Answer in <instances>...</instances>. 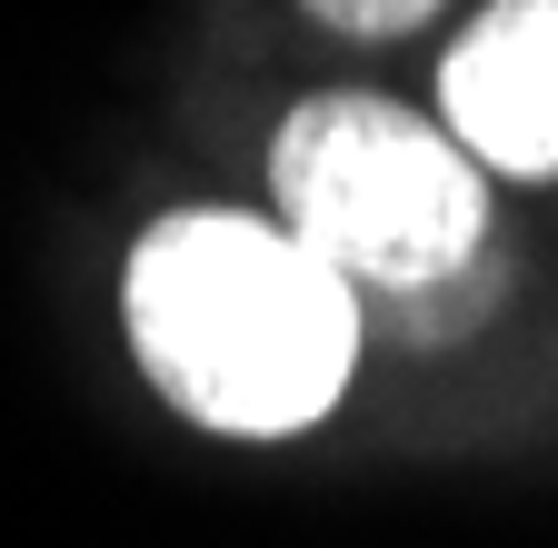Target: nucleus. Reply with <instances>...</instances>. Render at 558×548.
<instances>
[{"label":"nucleus","mask_w":558,"mask_h":548,"mask_svg":"<svg viewBox=\"0 0 558 548\" xmlns=\"http://www.w3.org/2000/svg\"><path fill=\"white\" fill-rule=\"evenodd\" d=\"M499 300H509V249L488 240L478 259H459V269H449V280L389 300V319L409 329V350H459V339H478V319H499Z\"/></svg>","instance_id":"nucleus-4"},{"label":"nucleus","mask_w":558,"mask_h":548,"mask_svg":"<svg viewBox=\"0 0 558 548\" xmlns=\"http://www.w3.org/2000/svg\"><path fill=\"white\" fill-rule=\"evenodd\" d=\"M269 199L279 230L319 249L349 290L409 300L449 280L488 240V170L449 141V120H418L379 90H310L269 130Z\"/></svg>","instance_id":"nucleus-2"},{"label":"nucleus","mask_w":558,"mask_h":548,"mask_svg":"<svg viewBox=\"0 0 558 548\" xmlns=\"http://www.w3.org/2000/svg\"><path fill=\"white\" fill-rule=\"evenodd\" d=\"M300 11L339 40H409V31H429L449 0H300Z\"/></svg>","instance_id":"nucleus-5"},{"label":"nucleus","mask_w":558,"mask_h":548,"mask_svg":"<svg viewBox=\"0 0 558 548\" xmlns=\"http://www.w3.org/2000/svg\"><path fill=\"white\" fill-rule=\"evenodd\" d=\"M439 120L478 170L558 180V0H488L439 60Z\"/></svg>","instance_id":"nucleus-3"},{"label":"nucleus","mask_w":558,"mask_h":548,"mask_svg":"<svg viewBox=\"0 0 558 548\" xmlns=\"http://www.w3.org/2000/svg\"><path fill=\"white\" fill-rule=\"evenodd\" d=\"M120 319L150 389L220 439H300L360 369V290L250 210L150 220L120 259Z\"/></svg>","instance_id":"nucleus-1"}]
</instances>
